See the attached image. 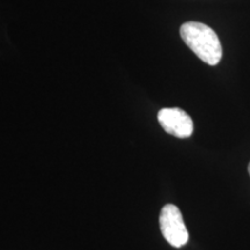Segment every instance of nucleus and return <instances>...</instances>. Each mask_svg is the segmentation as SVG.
Segmentation results:
<instances>
[{"label": "nucleus", "mask_w": 250, "mask_h": 250, "mask_svg": "<svg viewBox=\"0 0 250 250\" xmlns=\"http://www.w3.org/2000/svg\"><path fill=\"white\" fill-rule=\"evenodd\" d=\"M160 229L166 241L175 248L186 246L189 240V233L184 225L180 208L173 204H167L160 212Z\"/></svg>", "instance_id": "obj_2"}, {"label": "nucleus", "mask_w": 250, "mask_h": 250, "mask_svg": "<svg viewBox=\"0 0 250 250\" xmlns=\"http://www.w3.org/2000/svg\"><path fill=\"white\" fill-rule=\"evenodd\" d=\"M180 34L184 43L206 64L214 66L223 58V46L217 33L204 23L190 21L181 26Z\"/></svg>", "instance_id": "obj_1"}, {"label": "nucleus", "mask_w": 250, "mask_h": 250, "mask_svg": "<svg viewBox=\"0 0 250 250\" xmlns=\"http://www.w3.org/2000/svg\"><path fill=\"white\" fill-rule=\"evenodd\" d=\"M248 173L250 175V162H249V165H248Z\"/></svg>", "instance_id": "obj_4"}, {"label": "nucleus", "mask_w": 250, "mask_h": 250, "mask_svg": "<svg viewBox=\"0 0 250 250\" xmlns=\"http://www.w3.org/2000/svg\"><path fill=\"white\" fill-rule=\"evenodd\" d=\"M158 121L166 132L177 138H189L193 133L192 118L180 108L161 109Z\"/></svg>", "instance_id": "obj_3"}]
</instances>
